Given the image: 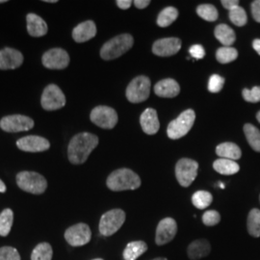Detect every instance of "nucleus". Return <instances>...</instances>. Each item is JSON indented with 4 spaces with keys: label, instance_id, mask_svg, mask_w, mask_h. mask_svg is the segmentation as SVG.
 I'll return each instance as SVG.
<instances>
[{
    "label": "nucleus",
    "instance_id": "46",
    "mask_svg": "<svg viewBox=\"0 0 260 260\" xmlns=\"http://www.w3.org/2000/svg\"><path fill=\"white\" fill-rule=\"evenodd\" d=\"M6 192V186L4 184V182L0 179V193H4Z\"/></svg>",
    "mask_w": 260,
    "mask_h": 260
},
{
    "label": "nucleus",
    "instance_id": "27",
    "mask_svg": "<svg viewBox=\"0 0 260 260\" xmlns=\"http://www.w3.org/2000/svg\"><path fill=\"white\" fill-rule=\"evenodd\" d=\"M244 133L251 149L260 152V130L251 123H246L244 125Z\"/></svg>",
    "mask_w": 260,
    "mask_h": 260
},
{
    "label": "nucleus",
    "instance_id": "8",
    "mask_svg": "<svg viewBox=\"0 0 260 260\" xmlns=\"http://www.w3.org/2000/svg\"><path fill=\"white\" fill-rule=\"evenodd\" d=\"M199 164L195 160L189 158H181L176 166V177L182 187H189L198 176Z\"/></svg>",
    "mask_w": 260,
    "mask_h": 260
},
{
    "label": "nucleus",
    "instance_id": "17",
    "mask_svg": "<svg viewBox=\"0 0 260 260\" xmlns=\"http://www.w3.org/2000/svg\"><path fill=\"white\" fill-rule=\"evenodd\" d=\"M23 63V55L19 50L6 47L0 50V70H15Z\"/></svg>",
    "mask_w": 260,
    "mask_h": 260
},
{
    "label": "nucleus",
    "instance_id": "4",
    "mask_svg": "<svg viewBox=\"0 0 260 260\" xmlns=\"http://www.w3.org/2000/svg\"><path fill=\"white\" fill-rule=\"evenodd\" d=\"M195 120L196 114L194 110L188 109L182 112L176 120L169 123L167 128L168 137L173 140L182 138L193 127Z\"/></svg>",
    "mask_w": 260,
    "mask_h": 260
},
{
    "label": "nucleus",
    "instance_id": "21",
    "mask_svg": "<svg viewBox=\"0 0 260 260\" xmlns=\"http://www.w3.org/2000/svg\"><path fill=\"white\" fill-rule=\"evenodd\" d=\"M27 31L32 37H43L47 33V22L36 14L30 13L26 17Z\"/></svg>",
    "mask_w": 260,
    "mask_h": 260
},
{
    "label": "nucleus",
    "instance_id": "33",
    "mask_svg": "<svg viewBox=\"0 0 260 260\" xmlns=\"http://www.w3.org/2000/svg\"><path fill=\"white\" fill-rule=\"evenodd\" d=\"M213 201L212 195L207 191H197L192 197V203L198 209H205L211 205Z\"/></svg>",
    "mask_w": 260,
    "mask_h": 260
},
{
    "label": "nucleus",
    "instance_id": "43",
    "mask_svg": "<svg viewBox=\"0 0 260 260\" xmlns=\"http://www.w3.org/2000/svg\"><path fill=\"white\" fill-rule=\"evenodd\" d=\"M133 3L136 6V8L145 9L150 4V1L149 0H135Z\"/></svg>",
    "mask_w": 260,
    "mask_h": 260
},
{
    "label": "nucleus",
    "instance_id": "47",
    "mask_svg": "<svg viewBox=\"0 0 260 260\" xmlns=\"http://www.w3.org/2000/svg\"><path fill=\"white\" fill-rule=\"evenodd\" d=\"M45 2H47V3H56L57 0H45Z\"/></svg>",
    "mask_w": 260,
    "mask_h": 260
},
{
    "label": "nucleus",
    "instance_id": "40",
    "mask_svg": "<svg viewBox=\"0 0 260 260\" xmlns=\"http://www.w3.org/2000/svg\"><path fill=\"white\" fill-rule=\"evenodd\" d=\"M189 52H190V54H191L193 58H196L198 60L199 59H203L205 56V48H204L203 46H201V45H194V46H192V47H190V49H189Z\"/></svg>",
    "mask_w": 260,
    "mask_h": 260
},
{
    "label": "nucleus",
    "instance_id": "20",
    "mask_svg": "<svg viewBox=\"0 0 260 260\" xmlns=\"http://www.w3.org/2000/svg\"><path fill=\"white\" fill-rule=\"evenodd\" d=\"M154 93L160 98H175L180 93V87L175 79H163L155 85Z\"/></svg>",
    "mask_w": 260,
    "mask_h": 260
},
{
    "label": "nucleus",
    "instance_id": "5",
    "mask_svg": "<svg viewBox=\"0 0 260 260\" xmlns=\"http://www.w3.org/2000/svg\"><path fill=\"white\" fill-rule=\"evenodd\" d=\"M17 183L21 190L40 195L43 194L47 188L46 178L35 172H21L17 176Z\"/></svg>",
    "mask_w": 260,
    "mask_h": 260
},
{
    "label": "nucleus",
    "instance_id": "28",
    "mask_svg": "<svg viewBox=\"0 0 260 260\" xmlns=\"http://www.w3.org/2000/svg\"><path fill=\"white\" fill-rule=\"evenodd\" d=\"M248 233L252 237H260V210L257 208H253L248 215L247 220Z\"/></svg>",
    "mask_w": 260,
    "mask_h": 260
},
{
    "label": "nucleus",
    "instance_id": "15",
    "mask_svg": "<svg viewBox=\"0 0 260 260\" xmlns=\"http://www.w3.org/2000/svg\"><path fill=\"white\" fill-rule=\"evenodd\" d=\"M181 48V41L178 38H164L157 40L152 46V52L160 57L175 55Z\"/></svg>",
    "mask_w": 260,
    "mask_h": 260
},
{
    "label": "nucleus",
    "instance_id": "24",
    "mask_svg": "<svg viewBox=\"0 0 260 260\" xmlns=\"http://www.w3.org/2000/svg\"><path fill=\"white\" fill-rule=\"evenodd\" d=\"M216 39L223 44V47H232L235 40L236 35L233 28L230 27L226 24H219L215 28L214 31Z\"/></svg>",
    "mask_w": 260,
    "mask_h": 260
},
{
    "label": "nucleus",
    "instance_id": "18",
    "mask_svg": "<svg viewBox=\"0 0 260 260\" xmlns=\"http://www.w3.org/2000/svg\"><path fill=\"white\" fill-rule=\"evenodd\" d=\"M140 123L143 131L148 135H154L160 128V122L158 120L157 112L152 108H148L140 118Z\"/></svg>",
    "mask_w": 260,
    "mask_h": 260
},
{
    "label": "nucleus",
    "instance_id": "45",
    "mask_svg": "<svg viewBox=\"0 0 260 260\" xmlns=\"http://www.w3.org/2000/svg\"><path fill=\"white\" fill-rule=\"evenodd\" d=\"M252 47H253V49L260 55V39H255V40L252 42Z\"/></svg>",
    "mask_w": 260,
    "mask_h": 260
},
{
    "label": "nucleus",
    "instance_id": "34",
    "mask_svg": "<svg viewBox=\"0 0 260 260\" xmlns=\"http://www.w3.org/2000/svg\"><path fill=\"white\" fill-rule=\"evenodd\" d=\"M197 14L206 21H215L218 19V11L211 4H202L197 8Z\"/></svg>",
    "mask_w": 260,
    "mask_h": 260
},
{
    "label": "nucleus",
    "instance_id": "36",
    "mask_svg": "<svg viewBox=\"0 0 260 260\" xmlns=\"http://www.w3.org/2000/svg\"><path fill=\"white\" fill-rule=\"evenodd\" d=\"M223 85H224V78L221 75H211L208 82V91L214 93H219L223 89Z\"/></svg>",
    "mask_w": 260,
    "mask_h": 260
},
{
    "label": "nucleus",
    "instance_id": "50",
    "mask_svg": "<svg viewBox=\"0 0 260 260\" xmlns=\"http://www.w3.org/2000/svg\"><path fill=\"white\" fill-rule=\"evenodd\" d=\"M219 186L222 188V189H223L224 188V185H223V183H219Z\"/></svg>",
    "mask_w": 260,
    "mask_h": 260
},
{
    "label": "nucleus",
    "instance_id": "25",
    "mask_svg": "<svg viewBox=\"0 0 260 260\" xmlns=\"http://www.w3.org/2000/svg\"><path fill=\"white\" fill-rule=\"evenodd\" d=\"M213 168L217 173L224 176L235 175L240 170V166L235 161L223 158L217 159L213 163Z\"/></svg>",
    "mask_w": 260,
    "mask_h": 260
},
{
    "label": "nucleus",
    "instance_id": "30",
    "mask_svg": "<svg viewBox=\"0 0 260 260\" xmlns=\"http://www.w3.org/2000/svg\"><path fill=\"white\" fill-rule=\"evenodd\" d=\"M238 57V51L232 47H220L216 52L217 61L221 64H229L235 61Z\"/></svg>",
    "mask_w": 260,
    "mask_h": 260
},
{
    "label": "nucleus",
    "instance_id": "16",
    "mask_svg": "<svg viewBox=\"0 0 260 260\" xmlns=\"http://www.w3.org/2000/svg\"><path fill=\"white\" fill-rule=\"evenodd\" d=\"M17 146L22 151L42 152L50 148V143L44 137L37 135H30L19 139L17 142Z\"/></svg>",
    "mask_w": 260,
    "mask_h": 260
},
{
    "label": "nucleus",
    "instance_id": "35",
    "mask_svg": "<svg viewBox=\"0 0 260 260\" xmlns=\"http://www.w3.org/2000/svg\"><path fill=\"white\" fill-rule=\"evenodd\" d=\"M230 19L233 22L234 25L242 27L244 25H246L247 21H248V17L246 14V11L243 9L240 6L234 8V9L230 11Z\"/></svg>",
    "mask_w": 260,
    "mask_h": 260
},
{
    "label": "nucleus",
    "instance_id": "29",
    "mask_svg": "<svg viewBox=\"0 0 260 260\" xmlns=\"http://www.w3.org/2000/svg\"><path fill=\"white\" fill-rule=\"evenodd\" d=\"M178 17V11L175 7H166L158 15L157 24L160 27H168L176 21Z\"/></svg>",
    "mask_w": 260,
    "mask_h": 260
},
{
    "label": "nucleus",
    "instance_id": "39",
    "mask_svg": "<svg viewBox=\"0 0 260 260\" xmlns=\"http://www.w3.org/2000/svg\"><path fill=\"white\" fill-rule=\"evenodd\" d=\"M220 221H221V216L219 212L215 210L206 211L203 216V223L207 226H214L220 223Z\"/></svg>",
    "mask_w": 260,
    "mask_h": 260
},
{
    "label": "nucleus",
    "instance_id": "41",
    "mask_svg": "<svg viewBox=\"0 0 260 260\" xmlns=\"http://www.w3.org/2000/svg\"><path fill=\"white\" fill-rule=\"evenodd\" d=\"M251 15L252 18L260 23V0H255L251 3Z\"/></svg>",
    "mask_w": 260,
    "mask_h": 260
},
{
    "label": "nucleus",
    "instance_id": "11",
    "mask_svg": "<svg viewBox=\"0 0 260 260\" xmlns=\"http://www.w3.org/2000/svg\"><path fill=\"white\" fill-rule=\"evenodd\" d=\"M33 126L34 121L24 115H10L2 118L0 121L1 129L10 133L28 131L33 128Z\"/></svg>",
    "mask_w": 260,
    "mask_h": 260
},
{
    "label": "nucleus",
    "instance_id": "14",
    "mask_svg": "<svg viewBox=\"0 0 260 260\" xmlns=\"http://www.w3.org/2000/svg\"><path fill=\"white\" fill-rule=\"evenodd\" d=\"M177 233V222L173 218H165L158 223L155 242L158 246L166 245L176 237Z\"/></svg>",
    "mask_w": 260,
    "mask_h": 260
},
{
    "label": "nucleus",
    "instance_id": "19",
    "mask_svg": "<svg viewBox=\"0 0 260 260\" xmlns=\"http://www.w3.org/2000/svg\"><path fill=\"white\" fill-rule=\"evenodd\" d=\"M96 34V26L93 20H87L78 24L73 30V38L76 43H85Z\"/></svg>",
    "mask_w": 260,
    "mask_h": 260
},
{
    "label": "nucleus",
    "instance_id": "2",
    "mask_svg": "<svg viewBox=\"0 0 260 260\" xmlns=\"http://www.w3.org/2000/svg\"><path fill=\"white\" fill-rule=\"evenodd\" d=\"M106 185L114 192L136 190L141 186V178L132 170L122 168L112 173L107 178Z\"/></svg>",
    "mask_w": 260,
    "mask_h": 260
},
{
    "label": "nucleus",
    "instance_id": "13",
    "mask_svg": "<svg viewBox=\"0 0 260 260\" xmlns=\"http://www.w3.org/2000/svg\"><path fill=\"white\" fill-rule=\"evenodd\" d=\"M42 61L49 70H63L70 64V56L62 48H52L43 55Z\"/></svg>",
    "mask_w": 260,
    "mask_h": 260
},
{
    "label": "nucleus",
    "instance_id": "37",
    "mask_svg": "<svg viewBox=\"0 0 260 260\" xmlns=\"http://www.w3.org/2000/svg\"><path fill=\"white\" fill-rule=\"evenodd\" d=\"M243 99L248 103H256L260 102V87L255 86L251 90L244 89L242 92Z\"/></svg>",
    "mask_w": 260,
    "mask_h": 260
},
{
    "label": "nucleus",
    "instance_id": "10",
    "mask_svg": "<svg viewBox=\"0 0 260 260\" xmlns=\"http://www.w3.org/2000/svg\"><path fill=\"white\" fill-rule=\"evenodd\" d=\"M90 119L95 125L102 128L112 129L118 123V114L111 107L101 105L93 108Z\"/></svg>",
    "mask_w": 260,
    "mask_h": 260
},
{
    "label": "nucleus",
    "instance_id": "51",
    "mask_svg": "<svg viewBox=\"0 0 260 260\" xmlns=\"http://www.w3.org/2000/svg\"><path fill=\"white\" fill-rule=\"evenodd\" d=\"M7 2V0H0V3H5Z\"/></svg>",
    "mask_w": 260,
    "mask_h": 260
},
{
    "label": "nucleus",
    "instance_id": "31",
    "mask_svg": "<svg viewBox=\"0 0 260 260\" xmlns=\"http://www.w3.org/2000/svg\"><path fill=\"white\" fill-rule=\"evenodd\" d=\"M52 248L48 243H41L32 251L31 260H51Z\"/></svg>",
    "mask_w": 260,
    "mask_h": 260
},
{
    "label": "nucleus",
    "instance_id": "9",
    "mask_svg": "<svg viewBox=\"0 0 260 260\" xmlns=\"http://www.w3.org/2000/svg\"><path fill=\"white\" fill-rule=\"evenodd\" d=\"M41 104L47 111L61 109L66 105L65 94L57 85L50 84L44 90L41 99Z\"/></svg>",
    "mask_w": 260,
    "mask_h": 260
},
{
    "label": "nucleus",
    "instance_id": "6",
    "mask_svg": "<svg viewBox=\"0 0 260 260\" xmlns=\"http://www.w3.org/2000/svg\"><path fill=\"white\" fill-rule=\"evenodd\" d=\"M126 98L132 103H140L147 101L150 93V80L145 75L135 77L126 88Z\"/></svg>",
    "mask_w": 260,
    "mask_h": 260
},
{
    "label": "nucleus",
    "instance_id": "3",
    "mask_svg": "<svg viewBox=\"0 0 260 260\" xmlns=\"http://www.w3.org/2000/svg\"><path fill=\"white\" fill-rule=\"evenodd\" d=\"M133 44L134 39L130 34H121L103 45L101 49V56L105 61L117 59L126 53L133 47Z\"/></svg>",
    "mask_w": 260,
    "mask_h": 260
},
{
    "label": "nucleus",
    "instance_id": "49",
    "mask_svg": "<svg viewBox=\"0 0 260 260\" xmlns=\"http://www.w3.org/2000/svg\"><path fill=\"white\" fill-rule=\"evenodd\" d=\"M152 260H168L167 258H165V257H157V258H154V259Z\"/></svg>",
    "mask_w": 260,
    "mask_h": 260
},
{
    "label": "nucleus",
    "instance_id": "38",
    "mask_svg": "<svg viewBox=\"0 0 260 260\" xmlns=\"http://www.w3.org/2000/svg\"><path fill=\"white\" fill-rule=\"evenodd\" d=\"M0 260H20V255L15 248L2 247L0 249Z\"/></svg>",
    "mask_w": 260,
    "mask_h": 260
},
{
    "label": "nucleus",
    "instance_id": "44",
    "mask_svg": "<svg viewBox=\"0 0 260 260\" xmlns=\"http://www.w3.org/2000/svg\"><path fill=\"white\" fill-rule=\"evenodd\" d=\"M117 5L119 8H121L122 10H126L130 8L131 4H132V1L131 0H117Z\"/></svg>",
    "mask_w": 260,
    "mask_h": 260
},
{
    "label": "nucleus",
    "instance_id": "26",
    "mask_svg": "<svg viewBox=\"0 0 260 260\" xmlns=\"http://www.w3.org/2000/svg\"><path fill=\"white\" fill-rule=\"evenodd\" d=\"M147 251L148 245L145 242H130L123 251V258L124 260H136Z\"/></svg>",
    "mask_w": 260,
    "mask_h": 260
},
{
    "label": "nucleus",
    "instance_id": "22",
    "mask_svg": "<svg viewBox=\"0 0 260 260\" xmlns=\"http://www.w3.org/2000/svg\"><path fill=\"white\" fill-rule=\"evenodd\" d=\"M211 251L210 243L205 239H199L192 242L188 249L187 253L189 258L192 260H198L207 256Z\"/></svg>",
    "mask_w": 260,
    "mask_h": 260
},
{
    "label": "nucleus",
    "instance_id": "32",
    "mask_svg": "<svg viewBox=\"0 0 260 260\" xmlns=\"http://www.w3.org/2000/svg\"><path fill=\"white\" fill-rule=\"evenodd\" d=\"M14 221L13 211L7 208L0 214V236H7L11 232Z\"/></svg>",
    "mask_w": 260,
    "mask_h": 260
},
{
    "label": "nucleus",
    "instance_id": "7",
    "mask_svg": "<svg viewBox=\"0 0 260 260\" xmlns=\"http://www.w3.org/2000/svg\"><path fill=\"white\" fill-rule=\"evenodd\" d=\"M125 221V213L121 209H112L103 214L100 221V233L103 236H111L117 233Z\"/></svg>",
    "mask_w": 260,
    "mask_h": 260
},
{
    "label": "nucleus",
    "instance_id": "1",
    "mask_svg": "<svg viewBox=\"0 0 260 260\" xmlns=\"http://www.w3.org/2000/svg\"><path fill=\"white\" fill-rule=\"evenodd\" d=\"M98 145L99 138L92 133L83 132L75 135L71 140L68 148L70 162L75 165L83 164Z\"/></svg>",
    "mask_w": 260,
    "mask_h": 260
},
{
    "label": "nucleus",
    "instance_id": "48",
    "mask_svg": "<svg viewBox=\"0 0 260 260\" xmlns=\"http://www.w3.org/2000/svg\"><path fill=\"white\" fill-rule=\"evenodd\" d=\"M256 120L260 123V111L257 112V114H256Z\"/></svg>",
    "mask_w": 260,
    "mask_h": 260
},
{
    "label": "nucleus",
    "instance_id": "12",
    "mask_svg": "<svg viewBox=\"0 0 260 260\" xmlns=\"http://www.w3.org/2000/svg\"><path fill=\"white\" fill-rule=\"evenodd\" d=\"M65 238L71 246L80 247L91 241L92 233L88 224L84 223H76L66 231Z\"/></svg>",
    "mask_w": 260,
    "mask_h": 260
},
{
    "label": "nucleus",
    "instance_id": "23",
    "mask_svg": "<svg viewBox=\"0 0 260 260\" xmlns=\"http://www.w3.org/2000/svg\"><path fill=\"white\" fill-rule=\"evenodd\" d=\"M216 153L218 156L223 159H230V160H237L240 159L242 156V151L240 148L231 142L222 143L217 146L216 148Z\"/></svg>",
    "mask_w": 260,
    "mask_h": 260
},
{
    "label": "nucleus",
    "instance_id": "42",
    "mask_svg": "<svg viewBox=\"0 0 260 260\" xmlns=\"http://www.w3.org/2000/svg\"><path fill=\"white\" fill-rule=\"evenodd\" d=\"M221 3L223 5V8H225L229 11H232V10L239 6V1L238 0H223V1H221Z\"/></svg>",
    "mask_w": 260,
    "mask_h": 260
},
{
    "label": "nucleus",
    "instance_id": "52",
    "mask_svg": "<svg viewBox=\"0 0 260 260\" xmlns=\"http://www.w3.org/2000/svg\"><path fill=\"white\" fill-rule=\"evenodd\" d=\"M93 260H103V259H102V258H96V259H93Z\"/></svg>",
    "mask_w": 260,
    "mask_h": 260
}]
</instances>
